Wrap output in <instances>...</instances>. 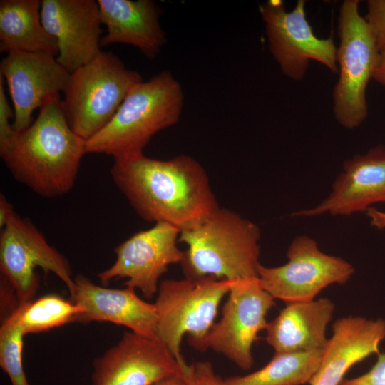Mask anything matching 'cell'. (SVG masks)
I'll list each match as a JSON object with an SVG mask.
<instances>
[{"label":"cell","instance_id":"cell-30","mask_svg":"<svg viewBox=\"0 0 385 385\" xmlns=\"http://www.w3.org/2000/svg\"><path fill=\"white\" fill-rule=\"evenodd\" d=\"M366 215L371 227L379 230L385 229V211L372 207L366 210Z\"/></svg>","mask_w":385,"mask_h":385},{"label":"cell","instance_id":"cell-4","mask_svg":"<svg viewBox=\"0 0 385 385\" xmlns=\"http://www.w3.org/2000/svg\"><path fill=\"white\" fill-rule=\"evenodd\" d=\"M183 103L182 86L169 71L135 84L111 121L86 140L87 153L113 158L143 153L155 134L179 121Z\"/></svg>","mask_w":385,"mask_h":385},{"label":"cell","instance_id":"cell-14","mask_svg":"<svg viewBox=\"0 0 385 385\" xmlns=\"http://www.w3.org/2000/svg\"><path fill=\"white\" fill-rule=\"evenodd\" d=\"M70 73L46 52H12L0 63V75L6 81L14 106L16 133L32 123L34 111L45 101L65 90Z\"/></svg>","mask_w":385,"mask_h":385},{"label":"cell","instance_id":"cell-19","mask_svg":"<svg viewBox=\"0 0 385 385\" xmlns=\"http://www.w3.org/2000/svg\"><path fill=\"white\" fill-rule=\"evenodd\" d=\"M100 16L107 33L101 46L131 45L153 58L166 43L160 24V9L153 0H98Z\"/></svg>","mask_w":385,"mask_h":385},{"label":"cell","instance_id":"cell-18","mask_svg":"<svg viewBox=\"0 0 385 385\" xmlns=\"http://www.w3.org/2000/svg\"><path fill=\"white\" fill-rule=\"evenodd\" d=\"M385 339V320L361 317L338 319L322 351L319 369L309 385H339L355 364L379 354Z\"/></svg>","mask_w":385,"mask_h":385},{"label":"cell","instance_id":"cell-20","mask_svg":"<svg viewBox=\"0 0 385 385\" xmlns=\"http://www.w3.org/2000/svg\"><path fill=\"white\" fill-rule=\"evenodd\" d=\"M334 311L327 298L286 304L266 328V341L275 354L305 353L322 350L326 329Z\"/></svg>","mask_w":385,"mask_h":385},{"label":"cell","instance_id":"cell-33","mask_svg":"<svg viewBox=\"0 0 385 385\" xmlns=\"http://www.w3.org/2000/svg\"><path fill=\"white\" fill-rule=\"evenodd\" d=\"M183 382L182 370L180 374L163 379L153 385H182Z\"/></svg>","mask_w":385,"mask_h":385},{"label":"cell","instance_id":"cell-26","mask_svg":"<svg viewBox=\"0 0 385 385\" xmlns=\"http://www.w3.org/2000/svg\"><path fill=\"white\" fill-rule=\"evenodd\" d=\"M376 40L379 50L385 46V0H369L364 18Z\"/></svg>","mask_w":385,"mask_h":385},{"label":"cell","instance_id":"cell-1","mask_svg":"<svg viewBox=\"0 0 385 385\" xmlns=\"http://www.w3.org/2000/svg\"><path fill=\"white\" fill-rule=\"evenodd\" d=\"M111 176L145 221L192 229L219 208L208 175L195 158L157 160L143 153L113 158Z\"/></svg>","mask_w":385,"mask_h":385},{"label":"cell","instance_id":"cell-31","mask_svg":"<svg viewBox=\"0 0 385 385\" xmlns=\"http://www.w3.org/2000/svg\"><path fill=\"white\" fill-rule=\"evenodd\" d=\"M15 210L5 195L0 194V227L2 229Z\"/></svg>","mask_w":385,"mask_h":385},{"label":"cell","instance_id":"cell-2","mask_svg":"<svg viewBox=\"0 0 385 385\" xmlns=\"http://www.w3.org/2000/svg\"><path fill=\"white\" fill-rule=\"evenodd\" d=\"M86 153V140L71 129L60 94L48 98L37 118L0 149L14 179L47 198L73 188Z\"/></svg>","mask_w":385,"mask_h":385},{"label":"cell","instance_id":"cell-10","mask_svg":"<svg viewBox=\"0 0 385 385\" xmlns=\"http://www.w3.org/2000/svg\"><path fill=\"white\" fill-rule=\"evenodd\" d=\"M304 0H298L287 11L282 0H268L260 5L269 47L283 73L301 81L312 60L333 73L339 71L333 37H317L306 18Z\"/></svg>","mask_w":385,"mask_h":385},{"label":"cell","instance_id":"cell-32","mask_svg":"<svg viewBox=\"0 0 385 385\" xmlns=\"http://www.w3.org/2000/svg\"><path fill=\"white\" fill-rule=\"evenodd\" d=\"M373 78L385 86V46L379 51V57L374 72Z\"/></svg>","mask_w":385,"mask_h":385},{"label":"cell","instance_id":"cell-5","mask_svg":"<svg viewBox=\"0 0 385 385\" xmlns=\"http://www.w3.org/2000/svg\"><path fill=\"white\" fill-rule=\"evenodd\" d=\"M111 52L103 51L70 74L62 100L71 129L88 140L113 118L125 98L143 81Z\"/></svg>","mask_w":385,"mask_h":385},{"label":"cell","instance_id":"cell-25","mask_svg":"<svg viewBox=\"0 0 385 385\" xmlns=\"http://www.w3.org/2000/svg\"><path fill=\"white\" fill-rule=\"evenodd\" d=\"M182 385H223V379L217 375L210 362L197 361L182 366Z\"/></svg>","mask_w":385,"mask_h":385},{"label":"cell","instance_id":"cell-12","mask_svg":"<svg viewBox=\"0 0 385 385\" xmlns=\"http://www.w3.org/2000/svg\"><path fill=\"white\" fill-rule=\"evenodd\" d=\"M180 230L167 222H156L139 231L114 249L115 260L98 274L102 284L125 279V287L140 290L147 298L157 294L160 277L169 266L181 264L185 256L178 246Z\"/></svg>","mask_w":385,"mask_h":385},{"label":"cell","instance_id":"cell-13","mask_svg":"<svg viewBox=\"0 0 385 385\" xmlns=\"http://www.w3.org/2000/svg\"><path fill=\"white\" fill-rule=\"evenodd\" d=\"M183 365L161 342L125 332L93 360L91 385H153L180 374Z\"/></svg>","mask_w":385,"mask_h":385},{"label":"cell","instance_id":"cell-3","mask_svg":"<svg viewBox=\"0 0 385 385\" xmlns=\"http://www.w3.org/2000/svg\"><path fill=\"white\" fill-rule=\"evenodd\" d=\"M260 230L226 208H219L197 226L180 232L187 245L181 263L185 277L230 282L259 279Z\"/></svg>","mask_w":385,"mask_h":385},{"label":"cell","instance_id":"cell-9","mask_svg":"<svg viewBox=\"0 0 385 385\" xmlns=\"http://www.w3.org/2000/svg\"><path fill=\"white\" fill-rule=\"evenodd\" d=\"M287 262L278 267L258 268L260 286L285 304L314 300L324 288L346 283L354 272L346 260L323 252L317 242L299 235L291 242Z\"/></svg>","mask_w":385,"mask_h":385},{"label":"cell","instance_id":"cell-16","mask_svg":"<svg viewBox=\"0 0 385 385\" xmlns=\"http://www.w3.org/2000/svg\"><path fill=\"white\" fill-rule=\"evenodd\" d=\"M384 202L385 146L381 145L347 159L329 195L314 207L299 210L293 216H349Z\"/></svg>","mask_w":385,"mask_h":385},{"label":"cell","instance_id":"cell-29","mask_svg":"<svg viewBox=\"0 0 385 385\" xmlns=\"http://www.w3.org/2000/svg\"><path fill=\"white\" fill-rule=\"evenodd\" d=\"M1 319L10 316L19 307V302L15 290L9 282L1 276Z\"/></svg>","mask_w":385,"mask_h":385},{"label":"cell","instance_id":"cell-28","mask_svg":"<svg viewBox=\"0 0 385 385\" xmlns=\"http://www.w3.org/2000/svg\"><path fill=\"white\" fill-rule=\"evenodd\" d=\"M339 385H385V353H379L377 360L365 374L343 379Z\"/></svg>","mask_w":385,"mask_h":385},{"label":"cell","instance_id":"cell-7","mask_svg":"<svg viewBox=\"0 0 385 385\" xmlns=\"http://www.w3.org/2000/svg\"><path fill=\"white\" fill-rule=\"evenodd\" d=\"M358 0H344L339 8L337 51L339 76L333 92L334 114L346 129L359 127L366 119V91L373 78L379 50Z\"/></svg>","mask_w":385,"mask_h":385},{"label":"cell","instance_id":"cell-23","mask_svg":"<svg viewBox=\"0 0 385 385\" xmlns=\"http://www.w3.org/2000/svg\"><path fill=\"white\" fill-rule=\"evenodd\" d=\"M83 308L59 295L47 294L19 304L14 312L25 335L49 331L77 322Z\"/></svg>","mask_w":385,"mask_h":385},{"label":"cell","instance_id":"cell-21","mask_svg":"<svg viewBox=\"0 0 385 385\" xmlns=\"http://www.w3.org/2000/svg\"><path fill=\"white\" fill-rule=\"evenodd\" d=\"M41 1H0V51L46 52L58 56L56 39L45 29Z\"/></svg>","mask_w":385,"mask_h":385},{"label":"cell","instance_id":"cell-17","mask_svg":"<svg viewBox=\"0 0 385 385\" xmlns=\"http://www.w3.org/2000/svg\"><path fill=\"white\" fill-rule=\"evenodd\" d=\"M74 280L75 290L70 299L83 309L78 322H111L159 341L155 305L140 298L135 289L129 287H104L83 274L78 275Z\"/></svg>","mask_w":385,"mask_h":385},{"label":"cell","instance_id":"cell-6","mask_svg":"<svg viewBox=\"0 0 385 385\" xmlns=\"http://www.w3.org/2000/svg\"><path fill=\"white\" fill-rule=\"evenodd\" d=\"M232 284L209 277L165 279L160 283L154 302L158 337L181 365L185 363L181 353L184 335L188 334L194 348L202 351L219 305Z\"/></svg>","mask_w":385,"mask_h":385},{"label":"cell","instance_id":"cell-24","mask_svg":"<svg viewBox=\"0 0 385 385\" xmlns=\"http://www.w3.org/2000/svg\"><path fill=\"white\" fill-rule=\"evenodd\" d=\"M25 334L14 312L1 321L0 327V366L11 385H30L23 366Z\"/></svg>","mask_w":385,"mask_h":385},{"label":"cell","instance_id":"cell-27","mask_svg":"<svg viewBox=\"0 0 385 385\" xmlns=\"http://www.w3.org/2000/svg\"><path fill=\"white\" fill-rule=\"evenodd\" d=\"M12 118H14V113L6 96L4 79L0 75V149L6 147L16 134L10 123Z\"/></svg>","mask_w":385,"mask_h":385},{"label":"cell","instance_id":"cell-22","mask_svg":"<svg viewBox=\"0 0 385 385\" xmlns=\"http://www.w3.org/2000/svg\"><path fill=\"white\" fill-rule=\"evenodd\" d=\"M322 351L274 354L262 368L244 376L223 379V385H303L317 373Z\"/></svg>","mask_w":385,"mask_h":385},{"label":"cell","instance_id":"cell-15","mask_svg":"<svg viewBox=\"0 0 385 385\" xmlns=\"http://www.w3.org/2000/svg\"><path fill=\"white\" fill-rule=\"evenodd\" d=\"M41 18L57 41L58 62L70 73L101 52L99 6L94 0H42Z\"/></svg>","mask_w":385,"mask_h":385},{"label":"cell","instance_id":"cell-11","mask_svg":"<svg viewBox=\"0 0 385 385\" xmlns=\"http://www.w3.org/2000/svg\"><path fill=\"white\" fill-rule=\"evenodd\" d=\"M222 309L221 319L214 323L202 351L221 354L239 368L249 370L254 364L252 348L258 334L266 329V317L274 299L259 279L233 282Z\"/></svg>","mask_w":385,"mask_h":385},{"label":"cell","instance_id":"cell-8","mask_svg":"<svg viewBox=\"0 0 385 385\" xmlns=\"http://www.w3.org/2000/svg\"><path fill=\"white\" fill-rule=\"evenodd\" d=\"M36 268L56 275L66 286L70 297L73 294L75 277L68 260L31 221L14 211L0 233V270L15 290L19 304L32 300L38 292L40 277Z\"/></svg>","mask_w":385,"mask_h":385}]
</instances>
